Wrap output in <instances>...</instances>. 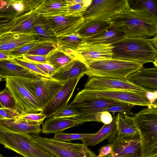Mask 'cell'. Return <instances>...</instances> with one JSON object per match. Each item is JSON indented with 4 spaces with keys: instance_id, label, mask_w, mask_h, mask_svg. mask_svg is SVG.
I'll return each instance as SVG.
<instances>
[{
    "instance_id": "obj_1",
    "label": "cell",
    "mask_w": 157,
    "mask_h": 157,
    "mask_svg": "<svg viewBox=\"0 0 157 157\" xmlns=\"http://www.w3.org/2000/svg\"><path fill=\"white\" fill-rule=\"evenodd\" d=\"M110 22L128 37L157 35V20L146 11L130 7L114 16Z\"/></svg>"
},
{
    "instance_id": "obj_2",
    "label": "cell",
    "mask_w": 157,
    "mask_h": 157,
    "mask_svg": "<svg viewBox=\"0 0 157 157\" xmlns=\"http://www.w3.org/2000/svg\"><path fill=\"white\" fill-rule=\"evenodd\" d=\"M112 45L114 47L112 59L143 64L157 59V49L145 37H128Z\"/></svg>"
},
{
    "instance_id": "obj_3",
    "label": "cell",
    "mask_w": 157,
    "mask_h": 157,
    "mask_svg": "<svg viewBox=\"0 0 157 157\" xmlns=\"http://www.w3.org/2000/svg\"><path fill=\"white\" fill-rule=\"evenodd\" d=\"M123 102L96 97L84 89L78 92L68 105L81 113V115L73 119L82 124L87 122H101L102 112Z\"/></svg>"
},
{
    "instance_id": "obj_4",
    "label": "cell",
    "mask_w": 157,
    "mask_h": 157,
    "mask_svg": "<svg viewBox=\"0 0 157 157\" xmlns=\"http://www.w3.org/2000/svg\"><path fill=\"white\" fill-rule=\"evenodd\" d=\"M6 87L11 93L21 115L43 110L31 83L32 80L21 78H5Z\"/></svg>"
},
{
    "instance_id": "obj_5",
    "label": "cell",
    "mask_w": 157,
    "mask_h": 157,
    "mask_svg": "<svg viewBox=\"0 0 157 157\" xmlns=\"http://www.w3.org/2000/svg\"><path fill=\"white\" fill-rule=\"evenodd\" d=\"M0 144L24 157H50V153L34 142L30 134L12 131L0 125Z\"/></svg>"
},
{
    "instance_id": "obj_6",
    "label": "cell",
    "mask_w": 157,
    "mask_h": 157,
    "mask_svg": "<svg viewBox=\"0 0 157 157\" xmlns=\"http://www.w3.org/2000/svg\"><path fill=\"white\" fill-rule=\"evenodd\" d=\"M86 75L93 77L126 78L130 74L142 67L141 63L109 59L86 63Z\"/></svg>"
},
{
    "instance_id": "obj_7",
    "label": "cell",
    "mask_w": 157,
    "mask_h": 157,
    "mask_svg": "<svg viewBox=\"0 0 157 157\" xmlns=\"http://www.w3.org/2000/svg\"><path fill=\"white\" fill-rule=\"evenodd\" d=\"M35 143L56 157H96V155L83 144L60 141L53 138L30 134Z\"/></svg>"
},
{
    "instance_id": "obj_8",
    "label": "cell",
    "mask_w": 157,
    "mask_h": 157,
    "mask_svg": "<svg viewBox=\"0 0 157 157\" xmlns=\"http://www.w3.org/2000/svg\"><path fill=\"white\" fill-rule=\"evenodd\" d=\"M143 134L131 135L119 134L116 130L107 139L113 145L110 157H141Z\"/></svg>"
},
{
    "instance_id": "obj_9",
    "label": "cell",
    "mask_w": 157,
    "mask_h": 157,
    "mask_svg": "<svg viewBox=\"0 0 157 157\" xmlns=\"http://www.w3.org/2000/svg\"><path fill=\"white\" fill-rule=\"evenodd\" d=\"M127 0H92L83 16L85 20L110 21L115 16L130 7Z\"/></svg>"
},
{
    "instance_id": "obj_10",
    "label": "cell",
    "mask_w": 157,
    "mask_h": 157,
    "mask_svg": "<svg viewBox=\"0 0 157 157\" xmlns=\"http://www.w3.org/2000/svg\"><path fill=\"white\" fill-rule=\"evenodd\" d=\"M84 89L90 90H127L149 94L154 91L130 82L126 78L93 77L89 78Z\"/></svg>"
},
{
    "instance_id": "obj_11",
    "label": "cell",
    "mask_w": 157,
    "mask_h": 157,
    "mask_svg": "<svg viewBox=\"0 0 157 157\" xmlns=\"http://www.w3.org/2000/svg\"><path fill=\"white\" fill-rule=\"evenodd\" d=\"M92 95L100 98L127 103L134 105L151 107L152 103L146 93L127 90H86Z\"/></svg>"
},
{
    "instance_id": "obj_12",
    "label": "cell",
    "mask_w": 157,
    "mask_h": 157,
    "mask_svg": "<svg viewBox=\"0 0 157 157\" xmlns=\"http://www.w3.org/2000/svg\"><path fill=\"white\" fill-rule=\"evenodd\" d=\"M83 76L79 75L66 82L54 98L40 112L44 114L46 118L50 117L67 106L78 82Z\"/></svg>"
},
{
    "instance_id": "obj_13",
    "label": "cell",
    "mask_w": 157,
    "mask_h": 157,
    "mask_svg": "<svg viewBox=\"0 0 157 157\" xmlns=\"http://www.w3.org/2000/svg\"><path fill=\"white\" fill-rule=\"evenodd\" d=\"M43 16L56 37L75 33L85 21L83 15Z\"/></svg>"
},
{
    "instance_id": "obj_14",
    "label": "cell",
    "mask_w": 157,
    "mask_h": 157,
    "mask_svg": "<svg viewBox=\"0 0 157 157\" xmlns=\"http://www.w3.org/2000/svg\"><path fill=\"white\" fill-rule=\"evenodd\" d=\"M64 83L54 77L42 76L31 80V83L34 93L43 109L54 98Z\"/></svg>"
},
{
    "instance_id": "obj_15",
    "label": "cell",
    "mask_w": 157,
    "mask_h": 157,
    "mask_svg": "<svg viewBox=\"0 0 157 157\" xmlns=\"http://www.w3.org/2000/svg\"><path fill=\"white\" fill-rule=\"evenodd\" d=\"M112 44L83 42L79 45L75 51L84 60L85 63L112 59V49L114 47Z\"/></svg>"
},
{
    "instance_id": "obj_16",
    "label": "cell",
    "mask_w": 157,
    "mask_h": 157,
    "mask_svg": "<svg viewBox=\"0 0 157 157\" xmlns=\"http://www.w3.org/2000/svg\"><path fill=\"white\" fill-rule=\"evenodd\" d=\"M140 132L157 137V105L148 107L133 116Z\"/></svg>"
},
{
    "instance_id": "obj_17",
    "label": "cell",
    "mask_w": 157,
    "mask_h": 157,
    "mask_svg": "<svg viewBox=\"0 0 157 157\" xmlns=\"http://www.w3.org/2000/svg\"><path fill=\"white\" fill-rule=\"evenodd\" d=\"M40 39L36 34L8 32L0 36V51L8 53L20 46Z\"/></svg>"
},
{
    "instance_id": "obj_18",
    "label": "cell",
    "mask_w": 157,
    "mask_h": 157,
    "mask_svg": "<svg viewBox=\"0 0 157 157\" xmlns=\"http://www.w3.org/2000/svg\"><path fill=\"white\" fill-rule=\"evenodd\" d=\"M128 81L142 87L154 91L157 90V68L143 66L126 78Z\"/></svg>"
},
{
    "instance_id": "obj_19",
    "label": "cell",
    "mask_w": 157,
    "mask_h": 157,
    "mask_svg": "<svg viewBox=\"0 0 157 157\" xmlns=\"http://www.w3.org/2000/svg\"><path fill=\"white\" fill-rule=\"evenodd\" d=\"M86 71V65L84 60L80 56L57 70L53 77L60 81L65 82L79 75H84Z\"/></svg>"
},
{
    "instance_id": "obj_20",
    "label": "cell",
    "mask_w": 157,
    "mask_h": 157,
    "mask_svg": "<svg viewBox=\"0 0 157 157\" xmlns=\"http://www.w3.org/2000/svg\"><path fill=\"white\" fill-rule=\"evenodd\" d=\"M42 76L22 67L17 65L10 59L0 60V77L7 78H21L32 80Z\"/></svg>"
},
{
    "instance_id": "obj_21",
    "label": "cell",
    "mask_w": 157,
    "mask_h": 157,
    "mask_svg": "<svg viewBox=\"0 0 157 157\" xmlns=\"http://www.w3.org/2000/svg\"><path fill=\"white\" fill-rule=\"evenodd\" d=\"M43 123L17 118L0 121V125L15 132L39 135L41 132L40 125Z\"/></svg>"
},
{
    "instance_id": "obj_22",
    "label": "cell",
    "mask_w": 157,
    "mask_h": 157,
    "mask_svg": "<svg viewBox=\"0 0 157 157\" xmlns=\"http://www.w3.org/2000/svg\"><path fill=\"white\" fill-rule=\"evenodd\" d=\"M127 37L123 32L112 24L101 33L89 37L83 38V42L112 44Z\"/></svg>"
},
{
    "instance_id": "obj_23",
    "label": "cell",
    "mask_w": 157,
    "mask_h": 157,
    "mask_svg": "<svg viewBox=\"0 0 157 157\" xmlns=\"http://www.w3.org/2000/svg\"><path fill=\"white\" fill-rule=\"evenodd\" d=\"M81 124L73 118L50 117L42 124L41 132L46 135L63 132L64 130Z\"/></svg>"
},
{
    "instance_id": "obj_24",
    "label": "cell",
    "mask_w": 157,
    "mask_h": 157,
    "mask_svg": "<svg viewBox=\"0 0 157 157\" xmlns=\"http://www.w3.org/2000/svg\"><path fill=\"white\" fill-rule=\"evenodd\" d=\"M68 5L66 0H43L35 11L42 16L66 15Z\"/></svg>"
},
{
    "instance_id": "obj_25",
    "label": "cell",
    "mask_w": 157,
    "mask_h": 157,
    "mask_svg": "<svg viewBox=\"0 0 157 157\" xmlns=\"http://www.w3.org/2000/svg\"><path fill=\"white\" fill-rule=\"evenodd\" d=\"M112 25L109 21L96 19L86 20L75 33L82 38L89 37L103 31Z\"/></svg>"
},
{
    "instance_id": "obj_26",
    "label": "cell",
    "mask_w": 157,
    "mask_h": 157,
    "mask_svg": "<svg viewBox=\"0 0 157 157\" xmlns=\"http://www.w3.org/2000/svg\"><path fill=\"white\" fill-rule=\"evenodd\" d=\"M47 63L57 70L72 60L80 57L75 51L72 52H64L57 48L46 57Z\"/></svg>"
},
{
    "instance_id": "obj_27",
    "label": "cell",
    "mask_w": 157,
    "mask_h": 157,
    "mask_svg": "<svg viewBox=\"0 0 157 157\" xmlns=\"http://www.w3.org/2000/svg\"><path fill=\"white\" fill-rule=\"evenodd\" d=\"M39 15L35 10L18 16L15 18L14 25L10 31L37 34L33 30V25Z\"/></svg>"
},
{
    "instance_id": "obj_28",
    "label": "cell",
    "mask_w": 157,
    "mask_h": 157,
    "mask_svg": "<svg viewBox=\"0 0 157 157\" xmlns=\"http://www.w3.org/2000/svg\"><path fill=\"white\" fill-rule=\"evenodd\" d=\"M112 122L108 124H105L101 129L92 136L81 140L82 144L87 146H94L103 140H107L116 130V116L113 117Z\"/></svg>"
},
{
    "instance_id": "obj_29",
    "label": "cell",
    "mask_w": 157,
    "mask_h": 157,
    "mask_svg": "<svg viewBox=\"0 0 157 157\" xmlns=\"http://www.w3.org/2000/svg\"><path fill=\"white\" fill-rule=\"evenodd\" d=\"M117 131L120 135H131L140 132L132 117L127 115L118 113L116 116Z\"/></svg>"
},
{
    "instance_id": "obj_30",
    "label": "cell",
    "mask_w": 157,
    "mask_h": 157,
    "mask_svg": "<svg viewBox=\"0 0 157 157\" xmlns=\"http://www.w3.org/2000/svg\"><path fill=\"white\" fill-rule=\"evenodd\" d=\"M33 29L35 33L40 36V40L57 44V37L43 16L39 15L36 18L33 25Z\"/></svg>"
},
{
    "instance_id": "obj_31",
    "label": "cell",
    "mask_w": 157,
    "mask_h": 157,
    "mask_svg": "<svg viewBox=\"0 0 157 157\" xmlns=\"http://www.w3.org/2000/svg\"><path fill=\"white\" fill-rule=\"evenodd\" d=\"M57 38V47L64 52H69L75 51L79 45L84 41L83 38L76 33Z\"/></svg>"
},
{
    "instance_id": "obj_32",
    "label": "cell",
    "mask_w": 157,
    "mask_h": 157,
    "mask_svg": "<svg viewBox=\"0 0 157 157\" xmlns=\"http://www.w3.org/2000/svg\"><path fill=\"white\" fill-rule=\"evenodd\" d=\"M143 134L141 157H149L157 154V137Z\"/></svg>"
},
{
    "instance_id": "obj_33",
    "label": "cell",
    "mask_w": 157,
    "mask_h": 157,
    "mask_svg": "<svg viewBox=\"0 0 157 157\" xmlns=\"http://www.w3.org/2000/svg\"><path fill=\"white\" fill-rule=\"evenodd\" d=\"M48 41L39 40L32 41L13 49L10 51L8 54L13 58H20L43 43Z\"/></svg>"
},
{
    "instance_id": "obj_34",
    "label": "cell",
    "mask_w": 157,
    "mask_h": 157,
    "mask_svg": "<svg viewBox=\"0 0 157 157\" xmlns=\"http://www.w3.org/2000/svg\"><path fill=\"white\" fill-rule=\"evenodd\" d=\"M19 16L10 5L9 0H0V21L11 20Z\"/></svg>"
},
{
    "instance_id": "obj_35",
    "label": "cell",
    "mask_w": 157,
    "mask_h": 157,
    "mask_svg": "<svg viewBox=\"0 0 157 157\" xmlns=\"http://www.w3.org/2000/svg\"><path fill=\"white\" fill-rule=\"evenodd\" d=\"M0 105L2 108L9 109L18 112L15 100L11 93L6 87L0 91Z\"/></svg>"
},
{
    "instance_id": "obj_36",
    "label": "cell",
    "mask_w": 157,
    "mask_h": 157,
    "mask_svg": "<svg viewBox=\"0 0 157 157\" xmlns=\"http://www.w3.org/2000/svg\"><path fill=\"white\" fill-rule=\"evenodd\" d=\"M57 47L56 44L51 41H46L30 50L24 55H39L46 57L50 52Z\"/></svg>"
},
{
    "instance_id": "obj_37",
    "label": "cell",
    "mask_w": 157,
    "mask_h": 157,
    "mask_svg": "<svg viewBox=\"0 0 157 157\" xmlns=\"http://www.w3.org/2000/svg\"><path fill=\"white\" fill-rule=\"evenodd\" d=\"M94 133L75 134L65 133L60 132L55 134L53 138L63 142H69L72 140H80L87 139L93 136Z\"/></svg>"
},
{
    "instance_id": "obj_38",
    "label": "cell",
    "mask_w": 157,
    "mask_h": 157,
    "mask_svg": "<svg viewBox=\"0 0 157 157\" xmlns=\"http://www.w3.org/2000/svg\"><path fill=\"white\" fill-rule=\"evenodd\" d=\"M10 60L14 63L30 70L42 76L50 78L48 75L42 71L35 64L27 61L21 58L14 57Z\"/></svg>"
},
{
    "instance_id": "obj_39",
    "label": "cell",
    "mask_w": 157,
    "mask_h": 157,
    "mask_svg": "<svg viewBox=\"0 0 157 157\" xmlns=\"http://www.w3.org/2000/svg\"><path fill=\"white\" fill-rule=\"evenodd\" d=\"M140 8L147 12L157 20V0H140L137 1Z\"/></svg>"
},
{
    "instance_id": "obj_40",
    "label": "cell",
    "mask_w": 157,
    "mask_h": 157,
    "mask_svg": "<svg viewBox=\"0 0 157 157\" xmlns=\"http://www.w3.org/2000/svg\"><path fill=\"white\" fill-rule=\"evenodd\" d=\"M129 103L123 102L121 104L115 105L108 109L106 111L109 112H118L125 115L132 116L134 115L131 111L132 108L134 106Z\"/></svg>"
},
{
    "instance_id": "obj_41",
    "label": "cell",
    "mask_w": 157,
    "mask_h": 157,
    "mask_svg": "<svg viewBox=\"0 0 157 157\" xmlns=\"http://www.w3.org/2000/svg\"><path fill=\"white\" fill-rule=\"evenodd\" d=\"M81 115V113L70 107L68 105L65 107L58 111L50 117L73 118Z\"/></svg>"
},
{
    "instance_id": "obj_42",
    "label": "cell",
    "mask_w": 157,
    "mask_h": 157,
    "mask_svg": "<svg viewBox=\"0 0 157 157\" xmlns=\"http://www.w3.org/2000/svg\"><path fill=\"white\" fill-rule=\"evenodd\" d=\"M21 114L17 111L9 109L0 107V121L18 118Z\"/></svg>"
},
{
    "instance_id": "obj_43",
    "label": "cell",
    "mask_w": 157,
    "mask_h": 157,
    "mask_svg": "<svg viewBox=\"0 0 157 157\" xmlns=\"http://www.w3.org/2000/svg\"><path fill=\"white\" fill-rule=\"evenodd\" d=\"M42 71L50 78L53 77L56 72V70L51 65L47 63H33Z\"/></svg>"
},
{
    "instance_id": "obj_44",
    "label": "cell",
    "mask_w": 157,
    "mask_h": 157,
    "mask_svg": "<svg viewBox=\"0 0 157 157\" xmlns=\"http://www.w3.org/2000/svg\"><path fill=\"white\" fill-rule=\"evenodd\" d=\"M46 118V116L40 112L21 115L18 117V118L25 119L37 122H43Z\"/></svg>"
},
{
    "instance_id": "obj_45",
    "label": "cell",
    "mask_w": 157,
    "mask_h": 157,
    "mask_svg": "<svg viewBox=\"0 0 157 157\" xmlns=\"http://www.w3.org/2000/svg\"><path fill=\"white\" fill-rule=\"evenodd\" d=\"M15 18L11 20L0 21V36L2 34L11 31L14 23Z\"/></svg>"
},
{
    "instance_id": "obj_46",
    "label": "cell",
    "mask_w": 157,
    "mask_h": 157,
    "mask_svg": "<svg viewBox=\"0 0 157 157\" xmlns=\"http://www.w3.org/2000/svg\"><path fill=\"white\" fill-rule=\"evenodd\" d=\"M20 58L32 63H47L46 57L41 56L23 55Z\"/></svg>"
},
{
    "instance_id": "obj_47",
    "label": "cell",
    "mask_w": 157,
    "mask_h": 157,
    "mask_svg": "<svg viewBox=\"0 0 157 157\" xmlns=\"http://www.w3.org/2000/svg\"><path fill=\"white\" fill-rule=\"evenodd\" d=\"M13 8L18 13L19 16L25 13V6L23 0H9Z\"/></svg>"
},
{
    "instance_id": "obj_48",
    "label": "cell",
    "mask_w": 157,
    "mask_h": 157,
    "mask_svg": "<svg viewBox=\"0 0 157 157\" xmlns=\"http://www.w3.org/2000/svg\"><path fill=\"white\" fill-rule=\"evenodd\" d=\"M113 150V145L108 144H107L103 146L98 149L99 154L96 157H102L104 156L111 154L112 153Z\"/></svg>"
},
{
    "instance_id": "obj_49",
    "label": "cell",
    "mask_w": 157,
    "mask_h": 157,
    "mask_svg": "<svg viewBox=\"0 0 157 157\" xmlns=\"http://www.w3.org/2000/svg\"><path fill=\"white\" fill-rule=\"evenodd\" d=\"M113 117L109 112L105 111L102 112L101 115V121L105 124H108L112 121Z\"/></svg>"
},
{
    "instance_id": "obj_50",
    "label": "cell",
    "mask_w": 157,
    "mask_h": 157,
    "mask_svg": "<svg viewBox=\"0 0 157 157\" xmlns=\"http://www.w3.org/2000/svg\"><path fill=\"white\" fill-rule=\"evenodd\" d=\"M13 57H11L8 53L0 51V60H3L11 59Z\"/></svg>"
},
{
    "instance_id": "obj_51",
    "label": "cell",
    "mask_w": 157,
    "mask_h": 157,
    "mask_svg": "<svg viewBox=\"0 0 157 157\" xmlns=\"http://www.w3.org/2000/svg\"><path fill=\"white\" fill-rule=\"evenodd\" d=\"M84 0H66L68 3V5H74L75 4H79L82 5Z\"/></svg>"
},
{
    "instance_id": "obj_52",
    "label": "cell",
    "mask_w": 157,
    "mask_h": 157,
    "mask_svg": "<svg viewBox=\"0 0 157 157\" xmlns=\"http://www.w3.org/2000/svg\"><path fill=\"white\" fill-rule=\"evenodd\" d=\"M157 35L155 36L154 37L151 39H149V40L151 43L154 46V47L157 49Z\"/></svg>"
},
{
    "instance_id": "obj_53",
    "label": "cell",
    "mask_w": 157,
    "mask_h": 157,
    "mask_svg": "<svg viewBox=\"0 0 157 157\" xmlns=\"http://www.w3.org/2000/svg\"><path fill=\"white\" fill-rule=\"evenodd\" d=\"M92 1V0H84L82 4L83 6L87 8L91 4Z\"/></svg>"
},
{
    "instance_id": "obj_54",
    "label": "cell",
    "mask_w": 157,
    "mask_h": 157,
    "mask_svg": "<svg viewBox=\"0 0 157 157\" xmlns=\"http://www.w3.org/2000/svg\"><path fill=\"white\" fill-rule=\"evenodd\" d=\"M149 157H157V154H156Z\"/></svg>"
},
{
    "instance_id": "obj_55",
    "label": "cell",
    "mask_w": 157,
    "mask_h": 157,
    "mask_svg": "<svg viewBox=\"0 0 157 157\" xmlns=\"http://www.w3.org/2000/svg\"><path fill=\"white\" fill-rule=\"evenodd\" d=\"M110 157L109 156V154H108V155L104 156H103V157Z\"/></svg>"
},
{
    "instance_id": "obj_56",
    "label": "cell",
    "mask_w": 157,
    "mask_h": 157,
    "mask_svg": "<svg viewBox=\"0 0 157 157\" xmlns=\"http://www.w3.org/2000/svg\"><path fill=\"white\" fill-rule=\"evenodd\" d=\"M2 78L0 77V82L2 81Z\"/></svg>"
},
{
    "instance_id": "obj_57",
    "label": "cell",
    "mask_w": 157,
    "mask_h": 157,
    "mask_svg": "<svg viewBox=\"0 0 157 157\" xmlns=\"http://www.w3.org/2000/svg\"><path fill=\"white\" fill-rule=\"evenodd\" d=\"M0 157H4L3 155L0 154Z\"/></svg>"
},
{
    "instance_id": "obj_58",
    "label": "cell",
    "mask_w": 157,
    "mask_h": 157,
    "mask_svg": "<svg viewBox=\"0 0 157 157\" xmlns=\"http://www.w3.org/2000/svg\"></svg>"
}]
</instances>
